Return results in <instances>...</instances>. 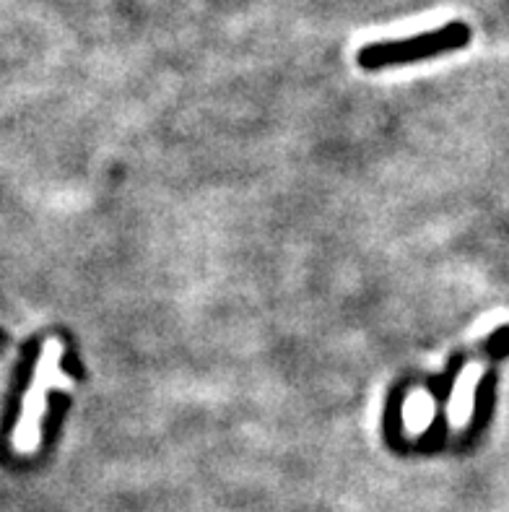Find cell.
<instances>
[{"label":"cell","mask_w":509,"mask_h":512,"mask_svg":"<svg viewBox=\"0 0 509 512\" xmlns=\"http://www.w3.org/2000/svg\"><path fill=\"white\" fill-rule=\"evenodd\" d=\"M8 344V338H6V333L0 331V346H6Z\"/></svg>","instance_id":"3"},{"label":"cell","mask_w":509,"mask_h":512,"mask_svg":"<svg viewBox=\"0 0 509 512\" xmlns=\"http://www.w3.org/2000/svg\"><path fill=\"white\" fill-rule=\"evenodd\" d=\"M60 341L50 338L42 349V359H39L37 377H34V385L29 388L24 398V409H21L19 427H16V448L24 450V453H32L39 445V419H42V411H45V393L52 385H60V388H68L71 380H65L60 375Z\"/></svg>","instance_id":"2"},{"label":"cell","mask_w":509,"mask_h":512,"mask_svg":"<svg viewBox=\"0 0 509 512\" xmlns=\"http://www.w3.org/2000/svg\"><path fill=\"white\" fill-rule=\"evenodd\" d=\"M471 45V26L463 21H452L447 26H439L432 32L413 34L408 39H393V42H374V45L361 47L356 52V63L364 71H380V68H393V65H408L416 60L437 58L445 52L463 50Z\"/></svg>","instance_id":"1"}]
</instances>
